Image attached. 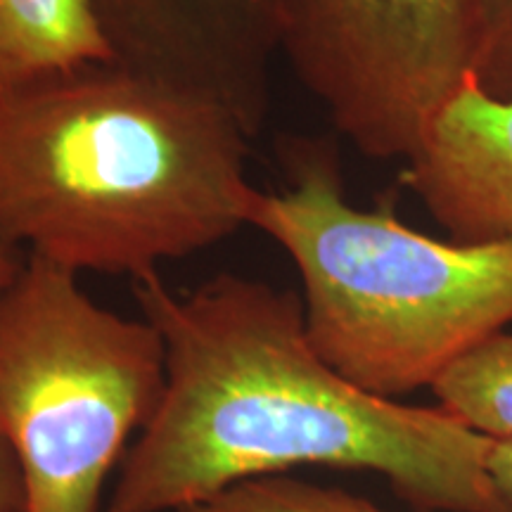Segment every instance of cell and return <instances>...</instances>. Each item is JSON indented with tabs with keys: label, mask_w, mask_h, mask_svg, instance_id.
Instances as JSON below:
<instances>
[{
	"label": "cell",
	"mask_w": 512,
	"mask_h": 512,
	"mask_svg": "<svg viewBox=\"0 0 512 512\" xmlns=\"http://www.w3.org/2000/svg\"><path fill=\"white\" fill-rule=\"evenodd\" d=\"M486 470H489L505 503L512 508V439L491 441L489 456H486Z\"/></svg>",
	"instance_id": "cell-13"
},
{
	"label": "cell",
	"mask_w": 512,
	"mask_h": 512,
	"mask_svg": "<svg viewBox=\"0 0 512 512\" xmlns=\"http://www.w3.org/2000/svg\"><path fill=\"white\" fill-rule=\"evenodd\" d=\"M112 60L219 102L249 138L266 124L278 55L271 0H91Z\"/></svg>",
	"instance_id": "cell-6"
},
{
	"label": "cell",
	"mask_w": 512,
	"mask_h": 512,
	"mask_svg": "<svg viewBox=\"0 0 512 512\" xmlns=\"http://www.w3.org/2000/svg\"><path fill=\"white\" fill-rule=\"evenodd\" d=\"M432 392L470 430L512 439V332H498L453 361Z\"/></svg>",
	"instance_id": "cell-9"
},
{
	"label": "cell",
	"mask_w": 512,
	"mask_h": 512,
	"mask_svg": "<svg viewBox=\"0 0 512 512\" xmlns=\"http://www.w3.org/2000/svg\"><path fill=\"white\" fill-rule=\"evenodd\" d=\"M24 259H27V254L24 252H15V249L0 247V290H3V287L8 285L12 278H15L17 271L24 264Z\"/></svg>",
	"instance_id": "cell-14"
},
{
	"label": "cell",
	"mask_w": 512,
	"mask_h": 512,
	"mask_svg": "<svg viewBox=\"0 0 512 512\" xmlns=\"http://www.w3.org/2000/svg\"><path fill=\"white\" fill-rule=\"evenodd\" d=\"M136 299L162 335L166 389L102 512H183L299 465L375 472L427 512H512L486 470L494 439L339 375L292 292L223 273L176 294L150 275Z\"/></svg>",
	"instance_id": "cell-1"
},
{
	"label": "cell",
	"mask_w": 512,
	"mask_h": 512,
	"mask_svg": "<svg viewBox=\"0 0 512 512\" xmlns=\"http://www.w3.org/2000/svg\"><path fill=\"white\" fill-rule=\"evenodd\" d=\"M470 83L491 98H512V0H477Z\"/></svg>",
	"instance_id": "cell-11"
},
{
	"label": "cell",
	"mask_w": 512,
	"mask_h": 512,
	"mask_svg": "<svg viewBox=\"0 0 512 512\" xmlns=\"http://www.w3.org/2000/svg\"><path fill=\"white\" fill-rule=\"evenodd\" d=\"M249 133L219 102L117 62L0 100V247L157 275L249 226Z\"/></svg>",
	"instance_id": "cell-2"
},
{
	"label": "cell",
	"mask_w": 512,
	"mask_h": 512,
	"mask_svg": "<svg viewBox=\"0 0 512 512\" xmlns=\"http://www.w3.org/2000/svg\"><path fill=\"white\" fill-rule=\"evenodd\" d=\"M477 0H271L275 41L335 131L370 159L418 150L472 74Z\"/></svg>",
	"instance_id": "cell-5"
},
{
	"label": "cell",
	"mask_w": 512,
	"mask_h": 512,
	"mask_svg": "<svg viewBox=\"0 0 512 512\" xmlns=\"http://www.w3.org/2000/svg\"><path fill=\"white\" fill-rule=\"evenodd\" d=\"M24 477L12 446L0 434V512H24Z\"/></svg>",
	"instance_id": "cell-12"
},
{
	"label": "cell",
	"mask_w": 512,
	"mask_h": 512,
	"mask_svg": "<svg viewBox=\"0 0 512 512\" xmlns=\"http://www.w3.org/2000/svg\"><path fill=\"white\" fill-rule=\"evenodd\" d=\"M114 62L91 0H0V100Z\"/></svg>",
	"instance_id": "cell-8"
},
{
	"label": "cell",
	"mask_w": 512,
	"mask_h": 512,
	"mask_svg": "<svg viewBox=\"0 0 512 512\" xmlns=\"http://www.w3.org/2000/svg\"><path fill=\"white\" fill-rule=\"evenodd\" d=\"M183 512H387L344 489L318 486L287 475L256 477L228 486ZM427 512V510H418Z\"/></svg>",
	"instance_id": "cell-10"
},
{
	"label": "cell",
	"mask_w": 512,
	"mask_h": 512,
	"mask_svg": "<svg viewBox=\"0 0 512 512\" xmlns=\"http://www.w3.org/2000/svg\"><path fill=\"white\" fill-rule=\"evenodd\" d=\"M249 226L297 268L316 354L370 394L432 389L512 323V242L437 240L389 207H354L323 143L294 147L290 183L259 190Z\"/></svg>",
	"instance_id": "cell-3"
},
{
	"label": "cell",
	"mask_w": 512,
	"mask_h": 512,
	"mask_svg": "<svg viewBox=\"0 0 512 512\" xmlns=\"http://www.w3.org/2000/svg\"><path fill=\"white\" fill-rule=\"evenodd\" d=\"M166 349L150 320L100 306L79 275L27 254L0 290V434L24 512H100L128 439L155 418Z\"/></svg>",
	"instance_id": "cell-4"
},
{
	"label": "cell",
	"mask_w": 512,
	"mask_h": 512,
	"mask_svg": "<svg viewBox=\"0 0 512 512\" xmlns=\"http://www.w3.org/2000/svg\"><path fill=\"white\" fill-rule=\"evenodd\" d=\"M401 181L451 240L512 242V98L465 83L403 162Z\"/></svg>",
	"instance_id": "cell-7"
}]
</instances>
